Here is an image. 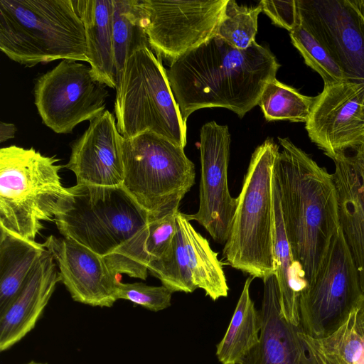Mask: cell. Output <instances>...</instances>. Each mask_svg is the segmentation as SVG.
<instances>
[{"label": "cell", "mask_w": 364, "mask_h": 364, "mask_svg": "<svg viewBox=\"0 0 364 364\" xmlns=\"http://www.w3.org/2000/svg\"><path fill=\"white\" fill-rule=\"evenodd\" d=\"M261 11L259 4L255 7H247L228 0L216 36L233 48H248L255 41L258 16Z\"/></svg>", "instance_id": "28"}, {"label": "cell", "mask_w": 364, "mask_h": 364, "mask_svg": "<svg viewBox=\"0 0 364 364\" xmlns=\"http://www.w3.org/2000/svg\"><path fill=\"white\" fill-rule=\"evenodd\" d=\"M274 202V257L280 304L285 319L299 326V299L307 284L296 266L283 221L277 188L272 178Z\"/></svg>", "instance_id": "22"}, {"label": "cell", "mask_w": 364, "mask_h": 364, "mask_svg": "<svg viewBox=\"0 0 364 364\" xmlns=\"http://www.w3.org/2000/svg\"><path fill=\"white\" fill-rule=\"evenodd\" d=\"M299 23L328 50L347 81L364 84V13L355 0H296Z\"/></svg>", "instance_id": "12"}, {"label": "cell", "mask_w": 364, "mask_h": 364, "mask_svg": "<svg viewBox=\"0 0 364 364\" xmlns=\"http://www.w3.org/2000/svg\"><path fill=\"white\" fill-rule=\"evenodd\" d=\"M52 255L46 250L20 291L0 312V350L9 349L36 326L60 282Z\"/></svg>", "instance_id": "18"}, {"label": "cell", "mask_w": 364, "mask_h": 364, "mask_svg": "<svg viewBox=\"0 0 364 364\" xmlns=\"http://www.w3.org/2000/svg\"><path fill=\"white\" fill-rule=\"evenodd\" d=\"M54 222L63 237L101 256L114 275L147 278L150 220L122 186L67 188Z\"/></svg>", "instance_id": "2"}, {"label": "cell", "mask_w": 364, "mask_h": 364, "mask_svg": "<svg viewBox=\"0 0 364 364\" xmlns=\"http://www.w3.org/2000/svg\"><path fill=\"white\" fill-rule=\"evenodd\" d=\"M359 315L361 324L364 328V299L359 307Z\"/></svg>", "instance_id": "35"}, {"label": "cell", "mask_w": 364, "mask_h": 364, "mask_svg": "<svg viewBox=\"0 0 364 364\" xmlns=\"http://www.w3.org/2000/svg\"><path fill=\"white\" fill-rule=\"evenodd\" d=\"M289 36L305 63L321 77L324 85L347 81L328 50L305 27L299 23Z\"/></svg>", "instance_id": "29"}, {"label": "cell", "mask_w": 364, "mask_h": 364, "mask_svg": "<svg viewBox=\"0 0 364 364\" xmlns=\"http://www.w3.org/2000/svg\"><path fill=\"white\" fill-rule=\"evenodd\" d=\"M263 282L259 341L240 364H314L300 326L282 314L275 274Z\"/></svg>", "instance_id": "17"}, {"label": "cell", "mask_w": 364, "mask_h": 364, "mask_svg": "<svg viewBox=\"0 0 364 364\" xmlns=\"http://www.w3.org/2000/svg\"><path fill=\"white\" fill-rule=\"evenodd\" d=\"M115 89L116 123L124 138L151 132L185 148L186 122L161 57H156L150 46H143L129 56Z\"/></svg>", "instance_id": "7"}, {"label": "cell", "mask_w": 364, "mask_h": 364, "mask_svg": "<svg viewBox=\"0 0 364 364\" xmlns=\"http://www.w3.org/2000/svg\"><path fill=\"white\" fill-rule=\"evenodd\" d=\"M278 140L273 178L293 260L308 287L341 228L337 189L333 173L289 138Z\"/></svg>", "instance_id": "3"}, {"label": "cell", "mask_w": 364, "mask_h": 364, "mask_svg": "<svg viewBox=\"0 0 364 364\" xmlns=\"http://www.w3.org/2000/svg\"><path fill=\"white\" fill-rule=\"evenodd\" d=\"M173 292L164 285L150 286L142 282L117 284V299L128 300L152 311H159L171 306Z\"/></svg>", "instance_id": "30"}, {"label": "cell", "mask_w": 364, "mask_h": 364, "mask_svg": "<svg viewBox=\"0 0 364 364\" xmlns=\"http://www.w3.org/2000/svg\"><path fill=\"white\" fill-rule=\"evenodd\" d=\"M359 307L353 311L338 330L327 337L313 338L302 331L303 339L314 364H364V328L360 319Z\"/></svg>", "instance_id": "25"}, {"label": "cell", "mask_w": 364, "mask_h": 364, "mask_svg": "<svg viewBox=\"0 0 364 364\" xmlns=\"http://www.w3.org/2000/svg\"><path fill=\"white\" fill-rule=\"evenodd\" d=\"M75 4L85 28L87 57L92 76L100 83L116 88L113 0H78Z\"/></svg>", "instance_id": "20"}, {"label": "cell", "mask_w": 364, "mask_h": 364, "mask_svg": "<svg viewBox=\"0 0 364 364\" xmlns=\"http://www.w3.org/2000/svg\"><path fill=\"white\" fill-rule=\"evenodd\" d=\"M315 100L316 97L302 95L295 88L275 78L266 84L258 105L267 121L287 120L306 123Z\"/></svg>", "instance_id": "27"}, {"label": "cell", "mask_w": 364, "mask_h": 364, "mask_svg": "<svg viewBox=\"0 0 364 364\" xmlns=\"http://www.w3.org/2000/svg\"><path fill=\"white\" fill-rule=\"evenodd\" d=\"M262 11L269 17L272 23L289 32L299 24L296 1H267L259 2Z\"/></svg>", "instance_id": "32"}, {"label": "cell", "mask_w": 364, "mask_h": 364, "mask_svg": "<svg viewBox=\"0 0 364 364\" xmlns=\"http://www.w3.org/2000/svg\"><path fill=\"white\" fill-rule=\"evenodd\" d=\"M0 50L26 67L65 59L88 63L75 1L0 0Z\"/></svg>", "instance_id": "4"}, {"label": "cell", "mask_w": 364, "mask_h": 364, "mask_svg": "<svg viewBox=\"0 0 364 364\" xmlns=\"http://www.w3.org/2000/svg\"><path fill=\"white\" fill-rule=\"evenodd\" d=\"M116 118L108 110L90 122L88 128L71 145L66 167L76 184L114 187L124 179L122 143Z\"/></svg>", "instance_id": "16"}, {"label": "cell", "mask_w": 364, "mask_h": 364, "mask_svg": "<svg viewBox=\"0 0 364 364\" xmlns=\"http://www.w3.org/2000/svg\"><path fill=\"white\" fill-rule=\"evenodd\" d=\"M46 250L43 243L0 227V312L20 291Z\"/></svg>", "instance_id": "23"}, {"label": "cell", "mask_w": 364, "mask_h": 364, "mask_svg": "<svg viewBox=\"0 0 364 364\" xmlns=\"http://www.w3.org/2000/svg\"><path fill=\"white\" fill-rule=\"evenodd\" d=\"M16 131V128L14 124L1 122L0 124V142L2 143L14 138Z\"/></svg>", "instance_id": "34"}, {"label": "cell", "mask_w": 364, "mask_h": 364, "mask_svg": "<svg viewBox=\"0 0 364 364\" xmlns=\"http://www.w3.org/2000/svg\"><path fill=\"white\" fill-rule=\"evenodd\" d=\"M173 210L150 220L146 252L150 263L162 258L169 250L177 231L176 215Z\"/></svg>", "instance_id": "31"}, {"label": "cell", "mask_w": 364, "mask_h": 364, "mask_svg": "<svg viewBox=\"0 0 364 364\" xmlns=\"http://www.w3.org/2000/svg\"><path fill=\"white\" fill-rule=\"evenodd\" d=\"M43 244L56 262L60 282L74 301L92 306L111 307L118 300L119 281L101 256L65 237L50 235Z\"/></svg>", "instance_id": "15"}, {"label": "cell", "mask_w": 364, "mask_h": 364, "mask_svg": "<svg viewBox=\"0 0 364 364\" xmlns=\"http://www.w3.org/2000/svg\"><path fill=\"white\" fill-rule=\"evenodd\" d=\"M279 151L267 138L252 153L223 251L230 267L263 281L275 274L272 178Z\"/></svg>", "instance_id": "5"}, {"label": "cell", "mask_w": 364, "mask_h": 364, "mask_svg": "<svg viewBox=\"0 0 364 364\" xmlns=\"http://www.w3.org/2000/svg\"><path fill=\"white\" fill-rule=\"evenodd\" d=\"M254 279H246L227 331L217 345L216 355L222 364H240L259 343L261 316L250 295Z\"/></svg>", "instance_id": "24"}, {"label": "cell", "mask_w": 364, "mask_h": 364, "mask_svg": "<svg viewBox=\"0 0 364 364\" xmlns=\"http://www.w3.org/2000/svg\"><path fill=\"white\" fill-rule=\"evenodd\" d=\"M112 35L117 80L129 56L149 46L140 0H113Z\"/></svg>", "instance_id": "26"}, {"label": "cell", "mask_w": 364, "mask_h": 364, "mask_svg": "<svg viewBox=\"0 0 364 364\" xmlns=\"http://www.w3.org/2000/svg\"><path fill=\"white\" fill-rule=\"evenodd\" d=\"M305 128L311 141L331 159L347 149L364 148V84L324 85Z\"/></svg>", "instance_id": "14"}, {"label": "cell", "mask_w": 364, "mask_h": 364, "mask_svg": "<svg viewBox=\"0 0 364 364\" xmlns=\"http://www.w3.org/2000/svg\"><path fill=\"white\" fill-rule=\"evenodd\" d=\"M122 186L149 220L179 209L195 183V166L184 148L166 137L145 132L122 143Z\"/></svg>", "instance_id": "8"}, {"label": "cell", "mask_w": 364, "mask_h": 364, "mask_svg": "<svg viewBox=\"0 0 364 364\" xmlns=\"http://www.w3.org/2000/svg\"><path fill=\"white\" fill-rule=\"evenodd\" d=\"M178 225L184 244V258L196 288L204 290L205 295L216 301L228 294L227 279L208 240L193 227L186 214L177 212Z\"/></svg>", "instance_id": "21"}, {"label": "cell", "mask_w": 364, "mask_h": 364, "mask_svg": "<svg viewBox=\"0 0 364 364\" xmlns=\"http://www.w3.org/2000/svg\"><path fill=\"white\" fill-rule=\"evenodd\" d=\"M360 180L364 183V148L355 151V154L350 156Z\"/></svg>", "instance_id": "33"}, {"label": "cell", "mask_w": 364, "mask_h": 364, "mask_svg": "<svg viewBox=\"0 0 364 364\" xmlns=\"http://www.w3.org/2000/svg\"><path fill=\"white\" fill-rule=\"evenodd\" d=\"M228 0H140L150 48L171 63L216 36Z\"/></svg>", "instance_id": "11"}, {"label": "cell", "mask_w": 364, "mask_h": 364, "mask_svg": "<svg viewBox=\"0 0 364 364\" xmlns=\"http://www.w3.org/2000/svg\"><path fill=\"white\" fill-rule=\"evenodd\" d=\"M338 193L340 225L358 270L364 295V183L350 157L345 153L332 159Z\"/></svg>", "instance_id": "19"}, {"label": "cell", "mask_w": 364, "mask_h": 364, "mask_svg": "<svg viewBox=\"0 0 364 364\" xmlns=\"http://www.w3.org/2000/svg\"><path fill=\"white\" fill-rule=\"evenodd\" d=\"M26 364H46V363H38V362H36V361H31V362L27 363Z\"/></svg>", "instance_id": "36"}, {"label": "cell", "mask_w": 364, "mask_h": 364, "mask_svg": "<svg viewBox=\"0 0 364 364\" xmlns=\"http://www.w3.org/2000/svg\"><path fill=\"white\" fill-rule=\"evenodd\" d=\"M55 156L16 145L0 149V227L35 240L65 195Z\"/></svg>", "instance_id": "6"}, {"label": "cell", "mask_w": 364, "mask_h": 364, "mask_svg": "<svg viewBox=\"0 0 364 364\" xmlns=\"http://www.w3.org/2000/svg\"><path fill=\"white\" fill-rule=\"evenodd\" d=\"M364 299L357 268L341 228L314 282L299 299V326L306 336L322 338L338 330Z\"/></svg>", "instance_id": "9"}, {"label": "cell", "mask_w": 364, "mask_h": 364, "mask_svg": "<svg viewBox=\"0 0 364 364\" xmlns=\"http://www.w3.org/2000/svg\"><path fill=\"white\" fill-rule=\"evenodd\" d=\"M230 134L227 125L211 121L200 133V178L199 207L191 221L203 226L218 243L225 245L236 210L237 198L230 195L228 183Z\"/></svg>", "instance_id": "13"}, {"label": "cell", "mask_w": 364, "mask_h": 364, "mask_svg": "<svg viewBox=\"0 0 364 364\" xmlns=\"http://www.w3.org/2000/svg\"><path fill=\"white\" fill-rule=\"evenodd\" d=\"M280 65L255 41L240 50L215 36L171 63L166 71L174 99L186 122L196 110L223 107L239 117L258 105Z\"/></svg>", "instance_id": "1"}, {"label": "cell", "mask_w": 364, "mask_h": 364, "mask_svg": "<svg viewBox=\"0 0 364 364\" xmlns=\"http://www.w3.org/2000/svg\"><path fill=\"white\" fill-rule=\"evenodd\" d=\"M108 96L105 85L95 80L90 67L72 60H62L39 76L34 87L38 114L58 134L71 133L78 124L101 115Z\"/></svg>", "instance_id": "10"}]
</instances>
